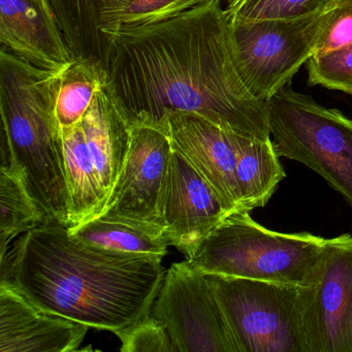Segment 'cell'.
Instances as JSON below:
<instances>
[{
	"label": "cell",
	"instance_id": "22",
	"mask_svg": "<svg viewBox=\"0 0 352 352\" xmlns=\"http://www.w3.org/2000/svg\"><path fill=\"white\" fill-rule=\"evenodd\" d=\"M308 82L352 96V45L315 53L307 61Z\"/></svg>",
	"mask_w": 352,
	"mask_h": 352
},
{
	"label": "cell",
	"instance_id": "11",
	"mask_svg": "<svg viewBox=\"0 0 352 352\" xmlns=\"http://www.w3.org/2000/svg\"><path fill=\"white\" fill-rule=\"evenodd\" d=\"M234 211L188 160L173 149L158 201V217L164 236L186 259Z\"/></svg>",
	"mask_w": 352,
	"mask_h": 352
},
{
	"label": "cell",
	"instance_id": "21",
	"mask_svg": "<svg viewBox=\"0 0 352 352\" xmlns=\"http://www.w3.org/2000/svg\"><path fill=\"white\" fill-rule=\"evenodd\" d=\"M333 0H228V18L242 20H294L320 15Z\"/></svg>",
	"mask_w": 352,
	"mask_h": 352
},
{
	"label": "cell",
	"instance_id": "6",
	"mask_svg": "<svg viewBox=\"0 0 352 352\" xmlns=\"http://www.w3.org/2000/svg\"><path fill=\"white\" fill-rule=\"evenodd\" d=\"M271 139L280 157L322 177L352 209V120L288 84L267 100Z\"/></svg>",
	"mask_w": 352,
	"mask_h": 352
},
{
	"label": "cell",
	"instance_id": "8",
	"mask_svg": "<svg viewBox=\"0 0 352 352\" xmlns=\"http://www.w3.org/2000/svg\"><path fill=\"white\" fill-rule=\"evenodd\" d=\"M322 14L294 20L228 17L232 59L253 96L267 102L290 84L314 55Z\"/></svg>",
	"mask_w": 352,
	"mask_h": 352
},
{
	"label": "cell",
	"instance_id": "20",
	"mask_svg": "<svg viewBox=\"0 0 352 352\" xmlns=\"http://www.w3.org/2000/svg\"><path fill=\"white\" fill-rule=\"evenodd\" d=\"M0 214L1 257L7 254L14 238L46 224L42 212L28 195L21 175L12 164L0 168Z\"/></svg>",
	"mask_w": 352,
	"mask_h": 352
},
{
	"label": "cell",
	"instance_id": "17",
	"mask_svg": "<svg viewBox=\"0 0 352 352\" xmlns=\"http://www.w3.org/2000/svg\"><path fill=\"white\" fill-rule=\"evenodd\" d=\"M69 230L82 242L121 252L164 257L170 246L162 228L117 216L100 215Z\"/></svg>",
	"mask_w": 352,
	"mask_h": 352
},
{
	"label": "cell",
	"instance_id": "12",
	"mask_svg": "<svg viewBox=\"0 0 352 352\" xmlns=\"http://www.w3.org/2000/svg\"><path fill=\"white\" fill-rule=\"evenodd\" d=\"M129 125L131 142L126 162L100 215L117 216L162 228L158 201L173 151L166 123L164 126Z\"/></svg>",
	"mask_w": 352,
	"mask_h": 352
},
{
	"label": "cell",
	"instance_id": "4",
	"mask_svg": "<svg viewBox=\"0 0 352 352\" xmlns=\"http://www.w3.org/2000/svg\"><path fill=\"white\" fill-rule=\"evenodd\" d=\"M327 239L283 234L255 222L249 211L230 214L187 259L204 274L300 285Z\"/></svg>",
	"mask_w": 352,
	"mask_h": 352
},
{
	"label": "cell",
	"instance_id": "18",
	"mask_svg": "<svg viewBox=\"0 0 352 352\" xmlns=\"http://www.w3.org/2000/svg\"><path fill=\"white\" fill-rule=\"evenodd\" d=\"M104 67L89 59L75 58L63 69L57 85V120L61 131L83 119L98 92L106 85Z\"/></svg>",
	"mask_w": 352,
	"mask_h": 352
},
{
	"label": "cell",
	"instance_id": "16",
	"mask_svg": "<svg viewBox=\"0 0 352 352\" xmlns=\"http://www.w3.org/2000/svg\"><path fill=\"white\" fill-rule=\"evenodd\" d=\"M236 182L242 210L265 207L286 177L273 141H257L239 135Z\"/></svg>",
	"mask_w": 352,
	"mask_h": 352
},
{
	"label": "cell",
	"instance_id": "10",
	"mask_svg": "<svg viewBox=\"0 0 352 352\" xmlns=\"http://www.w3.org/2000/svg\"><path fill=\"white\" fill-rule=\"evenodd\" d=\"M150 313L164 325L176 352H238L207 276L187 259L166 272Z\"/></svg>",
	"mask_w": 352,
	"mask_h": 352
},
{
	"label": "cell",
	"instance_id": "24",
	"mask_svg": "<svg viewBox=\"0 0 352 352\" xmlns=\"http://www.w3.org/2000/svg\"><path fill=\"white\" fill-rule=\"evenodd\" d=\"M349 45H352V0H333L323 12L315 53Z\"/></svg>",
	"mask_w": 352,
	"mask_h": 352
},
{
	"label": "cell",
	"instance_id": "19",
	"mask_svg": "<svg viewBox=\"0 0 352 352\" xmlns=\"http://www.w3.org/2000/svg\"><path fill=\"white\" fill-rule=\"evenodd\" d=\"M215 0H100V34L144 28Z\"/></svg>",
	"mask_w": 352,
	"mask_h": 352
},
{
	"label": "cell",
	"instance_id": "3",
	"mask_svg": "<svg viewBox=\"0 0 352 352\" xmlns=\"http://www.w3.org/2000/svg\"><path fill=\"white\" fill-rule=\"evenodd\" d=\"M60 73L0 50L1 166H15L46 224L69 228L63 137L55 111Z\"/></svg>",
	"mask_w": 352,
	"mask_h": 352
},
{
	"label": "cell",
	"instance_id": "14",
	"mask_svg": "<svg viewBox=\"0 0 352 352\" xmlns=\"http://www.w3.org/2000/svg\"><path fill=\"white\" fill-rule=\"evenodd\" d=\"M89 329L40 308L12 280L1 279L0 352L77 351Z\"/></svg>",
	"mask_w": 352,
	"mask_h": 352
},
{
	"label": "cell",
	"instance_id": "5",
	"mask_svg": "<svg viewBox=\"0 0 352 352\" xmlns=\"http://www.w3.org/2000/svg\"><path fill=\"white\" fill-rule=\"evenodd\" d=\"M61 137L71 230L102 213L129 154L131 129L107 83L83 119Z\"/></svg>",
	"mask_w": 352,
	"mask_h": 352
},
{
	"label": "cell",
	"instance_id": "15",
	"mask_svg": "<svg viewBox=\"0 0 352 352\" xmlns=\"http://www.w3.org/2000/svg\"><path fill=\"white\" fill-rule=\"evenodd\" d=\"M0 43L41 69L63 71L75 59L47 0H0Z\"/></svg>",
	"mask_w": 352,
	"mask_h": 352
},
{
	"label": "cell",
	"instance_id": "13",
	"mask_svg": "<svg viewBox=\"0 0 352 352\" xmlns=\"http://www.w3.org/2000/svg\"><path fill=\"white\" fill-rule=\"evenodd\" d=\"M164 121L173 149L188 160L226 207L234 212L242 210L236 174L240 135L195 113L175 111L168 113Z\"/></svg>",
	"mask_w": 352,
	"mask_h": 352
},
{
	"label": "cell",
	"instance_id": "7",
	"mask_svg": "<svg viewBox=\"0 0 352 352\" xmlns=\"http://www.w3.org/2000/svg\"><path fill=\"white\" fill-rule=\"evenodd\" d=\"M206 276L238 352H308L298 285Z\"/></svg>",
	"mask_w": 352,
	"mask_h": 352
},
{
	"label": "cell",
	"instance_id": "2",
	"mask_svg": "<svg viewBox=\"0 0 352 352\" xmlns=\"http://www.w3.org/2000/svg\"><path fill=\"white\" fill-rule=\"evenodd\" d=\"M162 258L94 246L47 223L1 257V279L48 312L116 333L150 312L166 275Z\"/></svg>",
	"mask_w": 352,
	"mask_h": 352
},
{
	"label": "cell",
	"instance_id": "1",
	"mask_svg": "<svg viewBox=\"0 0 352 352\" xmlns=\"http://www.w3.org/2000/svg\"><path fill=\"white\" fill-rule=\"evenodd\" d=\"M102 34L107 86L129 124L158 126L181 111L248 139L271 140L267 102L250 94L234 65L221 0Z\"/></svg>",
	"mask_w": 352,
	"mask_h": 352
},
{
	"label": "cell",
	"instance_id": "9",
	"mask_svg": "<svg viewBox=\"0 0 352 352\" xmlns=\"http://www.w3.org/2000/svg\"><path fill=\"white\" fill-rule=\"evenodd\" d=\"M308 352H352V236L327 239L298 285Z\"/></svg>",
	"mask_w": 352,
	"mask_h": 352
},
{
	"label": "cell",
	"instance_id": "23",
	"mask_svg": "<svg viewBox=\"0 0 352 352\" xmlns=\"http://www.w3.org/2000/svg\"><path fill=\"white\" fill-rule=\"evenodd\" d=\"M115 335L122 352H176L166 327L150 312Z\"/></svg>",
	"mask_w": 352,
	"mask_h": 352
}]
</instances>
